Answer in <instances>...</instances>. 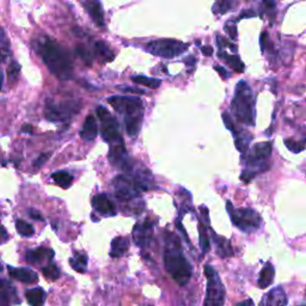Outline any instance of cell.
Returning a JSON list of instances; mask_svg holds the SVG:
<instances>
[{
	"mask_svg": "<svg viewBox=\"0 0 306 306\" xmlns=\"http://www.w3.org/2000/svg\"><path fill=\"white\" fill-rule=\"evenodd\" d=\"M51 179L55 182L58 186H60L64 189H67L73 183V177L67 171H56L51 175Z\"/></svg>",
	"mask_w": 306,
	"mask_h": 306,
	"instance_id": "484cf974",
	"label": "cell"
},
{
	"mask_svg": "<svg viewBox=\"0 0 306 306\" xmlns=\"http://www.w3.org/2000/svg\"><path fill=\"white\" fill-rule=\"evenodd\" d=\"M81 109V103L78 101H64V102H47L46 105V119L53 121H66Z\"/></svg>",
	"mask_w": 306,
	"mask_h": 306,
	"instance_id": "30bf717a",
	"label": "cell"
},
{
	"mask_svg": "<svg viewBox=\"0 0 306 306\" xmlns=\"http://www.w3.org/2000/svg\"><path fill=\"white\" fill-rule=\"evenodd\" d=\"M237 306H254V303L251 299H246L244 302H241L239 304H237Z\"/></svg>",
	"mask_w": 306,
	"mask_h": 306,
	"instance_id": "7dc6e473",
	"label": "cell"
},
{
	"mask_svg": "<svg viewBox=\"0 0 306 306\" xmlns=\"http://www.w3.org/2000/svg\"><path fill=\"white\" fill-rule=\"evenodd\" d=\"M272 154L271 143L256 144L246 157V169L242 172L241 179L244 183H249L256 175L264 172L269 169V164L267 159Z\"/></svg>",
	"mask_w": 306,
	"mask_h": 306,
	"instance_id": "5b68a950",
	"label": "cell"
},
{
	"mask_svg": "<svg viewBox=\"0 0 306 306\" xmlns=\"http://www.w3.org/2000/svg\"><path fill=\"white\" fill-rule=\"evenodd\" d=\"M25 298L30 306H43L47 298V293L41 287H36V289L28 290L25 293Z\"/></svg>",
	"mask_w": 306,
	"mask_h": 306,
	"instance_id": "ffe728a7",
	"label": "cell"
},
{
	"mask_svg": "<svg viewBox=\"0 0 306 306\" xmlns=\"http://www.w3.org/2000/svg\"><path fill=\"white\" fill-rule=\"evenodd\" d=\"M305 297H306V293H305Z\"/></svg>",
	"mask_w": 306,
	"mask_h": 306,
	"instance_id": "f907efd6",
	"label": "cell"
},
{
	"mask_svg": "<svg viewBox=\"0 0 306 306\" xmlns=\"http://www.w3.org/2000/svg\"><path fill=\"white\" fill-rule=\"evenodd\" d=\"M48 158H49V154H48V153L41 154V156L38 157V158L35 161L34 165H35V166H41V165H43V164L46 163V161H47Z\"/></svg>",
	"mask_w": 306,
	"mask_h": 306,
	"instance_id": "60d3db41",
	"label": "cell"
},
{
	"mask_svg": "<svg viewBox=\"0 0 306 306\" xmlns=\"http://www.w3.org/2000/svg\"><path fill=\"white\" fill-rule=\"evenodd\" d=\"M20 72V65L16 61H12L10 64L9 69H7V78H9L10 83H15L18 78V74Z\"/></svg>",
	"mask_w": 306,
	"mask_h": 306,
	"instance_id": "836d02e7",
	"label": "cell"
},
{
	"mask_svg": "<svg viewBox=\"0 0 306 306\" xmlns=\"http://www.w3.org/2000/svg\"><path fill=\"white\" fill-rule=\"evenodd\" d=\"M97 133H98V127H97L96 119H95L94 115H89L81 130V139L86 141H92L96 139Z\"/></svg>",
	"mask_w": 306,
	"mask_h": 306,
	"instance_id": "ac0fdd59",
	"label": "cell"
},
{
	"mask_svg": "<svg viewBox=\"0 0 306 306\" xmlns=\"http://www.w3.org/2000/svg\"><path fill=\"white\" fill-rule=\"evenodd\" d=\"M97 116L101 120V134L104 141H107L110 146L123 144L116 119L104 107L97 108Z\"/></svg>",
	"mask_w": 306,
	"mask_h": 306,
	"instance_id": "9c48e42d",
	"label": "cell"
},
{
	"mask_svg": "<svg viewBox=\"0 0 306 306\" xmlns=\"http://www.w3.org/2000/svg\"><path fill=\"white\" fill-rule=\"evenodd\" d=\"M226 209L230 214L233 225L243 232L251 233L258 230L262 224V218L256 210L251 208H235L232 202H226Z\"/></svg>",
	"mask_w": 306,
	"mask_h": 306,
	"instance_id": "8992f818",
	"label": "cell"
},
{
	"mask_svg": "<svg viewBox=\"0 0 306 306\" xmlns=\"http://www.w3.org/2000/svg\"><path fill=\"white\" fill-rule=\"evenodd\" d=\"M81 5L84 6L85 11L90 15L95 23L98 27L104 25V12H103V7L99 0H79Z\"/></svg>",
	"mask_w": 306,
	"mask_h": 306,
	"instance_id": "4fadbf2b",
	"label": "cell"
},
{
	"mask_svg": "<svg viewBox=\"0 0 306 306\" xmlns=\"http://www.w3.org/2000/svg\"><path fill=\"white\" fill-rule=\"evenodd\" d=\"M16 230L18 233H20L24 237H30V236L34 235L35 230L29 223L24 220H17L16 221Z\"/></svg>",
	"mask_w": 306,
	"mask_h": 306,
	"instance_id": "f546056e",
	"label": "cell"
},
{
	"mask_svg": "<svg viewBox=\"0 0 306 306\" xmlns=\"http://www.w3.org/2000/svg\"><path fill=\"white\" fill-rule=\"evenodd\" d=\"M76 51L81 59L87 64V65H91V56H90V53L86 50V48H84L83 46H77L76 47Z\"/></svg>",
	"mask_w": 306,
	"mask_h": 306,
	"instance_id": "d590c367",
	"label": "cell"
},
{
	"mask_svg": "<svg viewBox=\"0 0 306 306\" xmlns=\"http://www.w3.org/2000/svg\"><path fill=\"white\" fill-rule=\"evenodd\" d=\"M263 5L266 6V9L272 10L275 7V0H263Z\"/></svg>",
	"mask_w": 306,
	"mask_h": 306,
	"instance_id": "bcb514c9",
	"label": "cell"
},
{
	"mask_svg": "<svg viewBox=\"0 0 306 306\" xmlns=\"http://www.w3.org/2000/svg\"><path fill=\"white\" fill-rule=\"evenodd\" d=\"M164 263H165L166 272L170 274V276L177 284L183 286L189 282L190 277H192V267L183 255L178 238L170 233L166 239Z\"/></svg>",
	"mask_w": 306,
	"mask_h": 306,
	"instance_id": "7a4b0ae2",
	"label": "cell"
},
{
	"mask_svg": "<svg viewBox=\"0 0 306 306\" xmlns=\"http://www.w3.org/2000/svg\"><path fill=\"white\" fill-rule=\"evenodd\" d=\"M9 55H10V43L7 42L4 29H1V58H2V63H5V61H6L7 56Z\"/></svg>",
	"mask_w": 306,
	"mask_h": 306,
	"instance_id": "e575fe53",
	"label": "cell"
},
{
	"mask_svg": "<svg viewBox=\"0 0 306 306\" xmlns=\"http://www.w3.org/2000/svg\"><path fill=\"white\" fill-rule=\"evenodd\" d=\"M275 277V269L273 267L272 263H266V266L263 267L261 273H259V277H258V287L259 289L264 290L267 287H269L274 281Z\"/></svg>",
	"mask_w": 306,
	"mask_h": 306,
	"instance_id": "44dd1931",
	"label": "cell"
},
{
	"mask_svg": "<svg viewBox=\"0 0 306 306\" xmlns=\"http://www.w3.org/2000/svg\"><path fill=\"white\" fill-rule=\"evenodd\" d=\"M95 53L102 63H110L115 58V54L110 50V48L104 42H101V41L95 43Z\"/></svg>",
	"mask_w": 306,
	"mask_h": 306,
	"instance_id": "cb8c5ba5",
	"label": "cell"
},
{
	"mask_svg": "<svg viewBox=\"0 0 306 306\" xmlns=\"http://www.w3.org/2000/svg\"><path fill=\"white\" fill-rule=\"evenodd\" d=\"M225 32L226 34L230 36L231 40H236L237 38V28H236V25L233 23H226Z\"/></svg>",
	"mask_w": 306,
	"mask_h": 306,
	"instance_id": "8d00e7d4",
	"label": "cell"
},
{
	"mask_svg": "<svg viewBox=\"0 0 306 306\" xmlns=\"http://www.w3.org/2000/svg\"><path fill=\"white\" fill-rule=\"evenodd\" d=\"M7 272L12 279L23 282V284H35L38 280V275L29 268H15V267L9 266Z\"/></svg>",
	"mask_w": 306,
	"mask_h": 306,
	"instance_id": "9a60e30c",
	"label": "cell"
},
{
	"mask_svg": "<svg viewBox=\"0 0 306 306\" xmlns=\"http://www.w3.org/2000/svg\"><path fill=\"white\" fill-rule=\"evenodd\" d=\"M223 120H224V123H225V126H226V128H227L228 130H231V132L232 133H235L236 130V126H235V123H233V121H232V119H231V116L230 115H228V113H224L223 114Z\"/></svg>",
	"mask_w": 306,
	"mask_h": 306,
	"instance_id": "74e56055",
	"label": "cell"
},
{
	"mask_svg": "<svg viewBox=\"0 0 306 306\" xmlns=\"http://www.w3.org/2000/svg\"><path fill=\"white\" fill-rule=\"evenodd\" d=\"M23 133H32V127L30 125H24L22 128Z\"/></svg>",
	"mask_w": 306,
	"mask_h": 306,
	"instance_id": "c3c4849f",
	"label": "cell"
},
{
	"mask_svg": "<svg viewBox=\"0 0 306 306\" xmlns=\"http://www.w3.org/2000/svg\"><path fill=\"white\" fill-rule=\"evenodd\" d=\"M200 49H201V53L204 54L205 56H210L213 54V48L209 47V46H204V47H201Z\"/></svg>",
	"mask_w": 306,
	"mask_h": 306,
	"instance_id": "ee69618b",
	"label": "cell"
},
{
	"mask_svg": "<svg viewBox=\"0 0 306 306\" xmlns=\"http://www.w3.org/2000/svg\"><path fill=\"white\" fill-rule=\"evenodd\" d=\"M29 215L35 220H40V221L43 220V218L41 217V213L37 212V210H35V209H29Z\"/></svg>",
	"mask_w": 306,
	"mask_h": 306,
	"instance_id": "7bdbcfd3",
	"label": "cell"
},
{
	"mask_svg": "<svg viewBox=\"0 0 306 306\" xmlns=\"http://www.w3.org/2000/svg\"><path fill=\"white\" fill-rule=\"evenodd\" d=\"M218 55H219V58L223 59L228 66H231V67L235 69L236 72H238V73L244 72V67H245V66H244L243 61L239 59V56L230 55V54H227L224 50H219V54H218Z\"/></svg>",
	"mask_w": 306,
	"mask_h": 306,
	"instance_id": "d4e9b609",
	"label": "cell"
},
{
	"mask_svg": "<svg viewBox=\"0 0 306 306\" xmlns=\"http://www.w3.org/2000/svg\"><path fill=\"white\" fill-rule=\"evenodd\" d=\"M69 264L72 268L78 273H85L87 268V256L83 253H77L69 258Z\"/></svg>",
	"mask_w": 306,
	"mask_h": 306,
	"instance_id": "4316f807",
	"label": "cell"
},
{
	"mask_svg": "<svg viewBox=\"0 0 306 306\" xmlns=\"http://www.w3.org/2000/svg\"><path fill=\"white\" fill-rule=\"evenodd\" d=\"M205 274L207 277V289L204 306H224L225 289L217 271L213 267L206 266Z\"/></svg>",
	"mask_w": 306,
	"mask_h": 306,
	"instance_id": "52a82bcc",
	"label": "cell"
},
{
	"mask_svg": "<svg viewBox=\"0 0 306 306\" xmlns=\"http://www.w3.org/2000/svg\"><path fill=\"white\" fill-rule=\"evenodd\" d=\"M232 6V0H217L213 5V12L217 15H225Z\"/></svg>",
	"mask_w": 306,
	"mask_h": 306,
	"instance_id": "4dcf8cb0",
	"label": "cell"
},
{
	"mask_svg": "<svg viewBox=\"0 0 306 306\" xmlns=\"http://www.w3.org/2000/svg\"><path fill=\"white\" fill-rule=\"evenodd\" d=\"M19 302L16 289L6 280H1L0 285V304L1 306H10Z\"/></svg>",
	"mask_w": 306,
	"mask_h": 306,
	"instance_id": "2e32d148",
	"label": "cell"
},
{
	"mask_svg": "<svg viewBox=\"0 0 306 306\" xmlns=\"http://www.w3.org/2000/svg\"><path fill=\"white\" fill-rule=\"evenodd\" d=\"M268 32H262L261 38H259V45H261V49L262 51L266 50L267 48V43H268Z\"/></svg>",
	"mask_w": 306,
	"mask_h": 306,
	"instance_id": "ab89813d",
	"label": "cell"
},
{
	"mask_svg": "<svg viewBox=\"0 0 306 306\" xmlns=\"http://www.w3.org/2000/svg\"><path fill=\"white\" fill-rule=\"evenodd\" d=\"M199 231H200V246H201V249H202V251H204V253H208V251H209V249H210L209 237H208L207 230H206V227L202 223H200Z\"/></svg>",
	"mask_w": 306,
	"mask_h": 306,
	"instance_id": "1f68e13d",
	"label": "cell"
},
{
	"mask_svg": "<svg viewBox=\"0 0 306 306\" xmlns=\"http://www.w3.org/2000/svg\"><path fill=\"white\" fill-rule=\"evenodd\" d=\"M36 50L42 58L50 73L60 81H68L73 76V64L68 51L50 37H41L36 43Z\"/></svg>",
	"mask_w": 306,
	"mask_h": 306,
	"instance_id": "6da1fadb",
	"label": "cell"
},
{
	"mask_svg": "<svg viewBox=\"0 0 306 306\" xmlns=\"http://www.w3.org/2000/svg\"><path fill=\"white\" fill-rule=\"evenodd\" d=\"M119 89L122 90V91L128 92V94H139V95H145L147 92L145 90H140V89H136V87H119Z\"/></svg>",
	"mask_w": 306,
	"mask_h": 306,
	"instance_id": "f35d334b",
	"label": "cell"
},
{
	"mask_svg": "<svg viewBox=\"0 0 306 306\" xmlns=\"http://www.w3.org/2000/svg\"><path fill=\"white\" fill-rule=\"evenodd\" d=\"M214 69L218 72V73L220 74V77H223L224 79H226V78H227V77H228V72L226 71V69L224 68V67H221V66H219V65H214Z\"/></svg>",
	"mask_w": 306,
	"mask_h": 306,
	"instance_id": "b9f144b4",
	"label": "cell"
},
{
	"mask_svg": "<svg viewBox=\"0 0 306 306\" xmlns=\"http://www.w3.org/2000/svg\"><path fill=\"white\" fill-rule=\"evenodd\" d=\"M153 235V224L151 221L138 223L133 228V239L135 244L140 248L147 246L150 244Z\"/></svg>",
	"mask_w": 306,
	"mask_h": 306,
	"instance_id": "8fae6325",
	"label": "cell"
},
{
	"mask_svg": "<svg viewBox=\"0 0 306 306\" xmlns=\"http://www.w3.org/2000/svg\"><path fill=\"white\" fill-rule=\"evenodd\" d=\"M285 145H286L287 148H289L290 151H292L293 153H299L306 148V139H302V140L299 141L294 140V139H286V140H285Z\"/></svg>",
	"mask_w": 306,
	"mask_h": 306,
	"instance_id": "f1b7e54d",
	"label": "cell"
},
{
	"mask_svg": "<svg viewBox=\"0 0 306 306\" xmlns=\"http://www.w3.org/2000/svg\"><path fill=\"white\" fill-rule=\"evenodd\" d=\"M231 109L239 122L248 126L255 125V97L246 81H239L236 86Z\"/></svg>",
	"mask_w": 306,
	"mask_h": 306,
	"instance_id": "277c9868",
	"label": "cell"
},
{
	"mask_svg": "<svg viewBox=\"0 0 306 306\" xmlns=\"http://www.w3.org/2000/svg\"><path fill=\"white\" fill-rule=\"evenodd\" d=\"M42 273H43V276L46 279L50 280V281H55L60 277V271H59L58 267L55 264H48L47 267L42 268Z\"/></svg>",
	"mask_w": 306,
	"mask_h": 306,
	"instance_id": "d6a6232c",
	"label": "cell"
},
{
	"mask_svg": "<svg viewBox=\"0 0 306 306\" xmlns=\"http://www.w3.org/2000/svg\"><path fill=\"white\" fill-rule=\"evenodd\" d=\"M92 207H94V209L96 212H98L102 215H107V217H114V215H116L115 205L113 204L112 200L105 194L95 195L92 197Z\"/></svg>",
	"mask_w": 306,
	"mask_h": 306,
	"instance_id": "7c38bea8",
	"label": "cell"
},
{
	"mask_svg": "<svg viewBox=\"0 0 306 306\" xmlns=\"http://www.w3.org/2000/svg\"><path fill=\"white\" fill-rule=\"evenodd\" d=\"M287 295L281 287H276L263 295L259 306H286Z\"/></svg>",
	"mask_w": 306,
	"mask_h": 306,
	"instance_id": "5bb4252c",
	"label": "cell"
},
{
	"mask_svg": "<svg viewBox=\"0 0 306 306\" xmlns=\"http://www.w3.org/2000/svg\"><path fill=\"white\" fill-rule=\"evenodd\" d=\"M233 135H235V144L237 150L243 154L246 153L249 145H250L251 140H253V135L249 132H246V130H236Z\"/></svg>",
	"mask_w": 306,
	"mask_h": 306,
	"instance_id": "7402d4cb",
	"label": "cell"
},
{
	"mask_svg": "<svg viewBox=\"0 0 306 306\" xmlns=\"http://www.w3.org/2000/svg\"><path fill=\"white\" fill-rule=\"evenodd\" d=\"M188 48H189V45H188V43L172 40V38L154 40L151 41V42L147 43V46H146V50H147L148 53L165 59L176 58V56L182 55L184 51L188 50Z\"/></svg>",
	"mask_w": 306,
	"mask_h": 306,
	"instance_id": "ba28073f",
	"label": "cell"
},
{
	"mask_svg": "<svg viewBox=\"0 0 306 306\" xmlns=\"http://www.w3.org/2000/svg\"><path fill=\"white\" fill-rule=\"evenodd\" d=\"M113 108L125 119L127 134L135 138L139 134L144 119V104L138 97L113 96L108 98Z\"/></svg>",
	"mask_w": 306,
	"mask_h": 306,
	"instance_id": "3957f363",
	"label": "cell"
},
{
	"mask_svg": "<svg viewBox=\"0 0 306 306\" xmlns=\"http://www.w3.org/2000/svg\"><path fill=\"white\" fill-rule=\"evenodd\" d=\"M132 81H134L135 84L151 87V89H158L159 85H161V81H159V79L150 78V77H145V76L132 77Z\"/></svg>",
	"mask_w": 306,
	"mask_h": 306,
	"instance_id": "83f0119b",
	"label": "cell"
},
{
	"mask_svg": "<svg viewBox=\"0 0 306 306\" xmlns=\"http://www.w3.org/2000/svg\"><path fill=\"white\" fill-rule=\"evenodd\" d=\"M212 233H213L212 238L215 244V248H217L218 255H219L220 257H223V258L233 256V249H232V246H231L230 242H228L226 238L219 237L217 233H214V232H212Z\"/></svg>",
	"mask_w": 306,
	"mask_h": 306,
	"instance_id": "d6986e66",
	"label": "cell"
},
{
	"mask_svg": "<svg viewBox=\"0 0 306 306\" xmlns=\"http://www.w3.org/2000/svg\"><path fill=\"white\" fill-rule=\"evenodd\" d=\"M6 239H7L6 231H5V228H2V243H4V242H6Z\"/></svg>",
	"mask_w": 306,
	"mask_h": 306,
	"instance_id": "681fc988",
	"label": "cell"
},
{
	"mask_svg": "<svg viewBox=\"0 0 306 306\" xmlns=\"http://www.w3.org/2000/svg\"><path fill=\"white\" fill-rule=\"evenodd\" d=\"M255 16H256V14L253 11V10H245V11H244L243 14H242L241 16L238 17V20L242 19V18H244V17H255Z\"/></svg>",
	"mask_w": 306,
	"mask_h": 306,
	"instance_id": "f6af8a7d",
	"label": "cell"
},
{
	"mask_svg": "<svg viewBox=\"0 0 306 306\" xmlns=\"http://www.w3.org/2000/svg\"><path fill=\"white\" fill-rule=\"evenodd\" d=\"M129 248V242L126 237H116L112 242V249H110V256L121 257L125 255Z\"/></svg>",
	"mask_w": 306,
	"mask_h": 306,
	"instance_id": "603a6c76",
	"label": "cell"
},
{
	"mask_svg": "<svg viewBox=\"0 0 306 306\" xmlns=\"http://www.w3.org/2000/svg\"><path fill=\"white\" fill-rule=\"evenodd\" d=\"M54 257V251L51 249L45 248V246H41V248H36L32 249V250H29L27 253V261L29 263L32 264H38L42 263L43 261H51Z\"/></svg>",
	"mask_w": 306,
	"mask_h": 306,
	"instance_id": "e0dca14e",
	"label": "cell"
}]
</instances>
